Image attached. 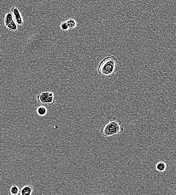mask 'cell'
Instances as JSON below:
<instances>
[{
  "instance_id": "7",
  "label": "cell",
  "mask_w": 176,
  "mask_h": 195,
  "mask_svg": "<svg viewBox=\"0 0 176 195\" xmlns=\"http://www.w3.org/2000/svg\"><path fill=\"white\" fill-rule=\"evenodd\" d=\"M13 20V15L12 13L8 12L6 15L5 16V26H7Z\"/></svg>"
},
{
  "instance_id": "5",
  "label": "cell",
  "mask_w": 176,
  "mask_h": 195,
  "mask_svg": "<svg viewBox=\"0 0 176 195\" xmlns=\"http://www.w3.org/2000/svg\"><path fill=\"white\" fill-rule=\"evenodd\" d=\"M34 188L31 185H27L23 186L20 191L21 195H30L33 193Z\"/></svg>"
},
{
  "instance_id": "10",
  "label": "cell",
  "mask_w": 176,
  "mask_h": 195,
  "mask_svg": "<svg viewBox=\"0 0 176 195\" xmlns=\"http://www.w3.org/2000/svg\"><path fill=\"white\" fill-rule=\"evenodd\" d=\"M157 169L160 172H162L165 168V164L163 162L159 163L157 165Z\"/></svg>"
},
{
  "instance_id": "2",
  "label": "cell",
  "mask_w": 176,
  "mask_h": 195,
  "mask_svg": "<svg viewBox=\"0 0 176 195\" xmlns=\"http://www.w3.org/2000/svg\"><path fill=\"white\" fill-rule=\"evenodd\" d=\"M122 121L116 117L105 124L101 128L100 133L105 137L123 133L124 128L122 126Z\"/></svg>"
},
{
  "instance_id": "3",
  "label": "cell",
  "mask_w": 176,
  "mask_h": 195,
  "mask_svg": "<svg viewBox=\"0 0 176 195\" xmlns=\"http://www.w3.org/2000/svg\"><path fill=\"white\" fill-rule=\"evenodd\" d=\"M54 97V94L53 93L46 91L42 92L41 94L37 96V99L40 103L48 104L50 106L55 103Z\"/></svg>"
},
{
  "instance_id": "8",
  "label": "cell",
  "mask_w": 176,
  "mask_h": 195,
  "mask_svg": "<svg viewBox=\"0 0 176 195\" xmlns=\"http://www.w3.org/2000/svg\"><path fill=\"white\" fill-rule=\"evenodd\" d=\"M9 30L12 31H16L17 30V25L14 23V21L9 23L6 26Z\"/></svg>"
},
{
  "instance_id": "4",
  "label": "cell",
  "mask_w": 176,
  "mask_h": 195,
  "mask_svg": "<svg viewBox=\"0 0 176 195\" xmlns=\"http://www.w3.org/2000/svg\"><path fill=\"white\" fill-rule=\"evenodd\" d=\"M11 11L14 15L15 22L19 25H22L23 24V21L18 8L15 7H12L11 8Z\"/></svg>"
},
{
  "instance_id": "9",
  "label": "cell",
  "mask_w": 176,
  "mask_h": 195,
  "mask_svg": "<svg viewBox=\"0 0 176 195\" xmlns=\"http://www.w3.org/2000/svg\"><path fill=\"white\" fill-rule=\"evenodd\" d=\"M10 191L11 194V195H17L19 192V188L16 185H13L11 188Z\"/></svg>"
},
{
  "instance_id": "11",
  "label": "cell",
  "mask_w": 176,
  "mask_h": 195,
  "mask_svg": "<svg viewBox=\"0 0 176 195\" xmlns=\"http://www.w3.org/2000/svg\"><path fill=\"white\" fill-rule=\"evenodd\" d=\"M67 24L69 28L70 29H72L74 28L76 26V22L74 20L72 19H69L67 21Z\"/></svg>"
},
{
  "instance_id": "1",
  "label": "cell",
  "mask_w": 176,
  "mask_h": 195,
  "mask_svg": "<svg viewBox=\"0 0 176 195\" xmlns=\"http://www.w3.org/2000/svg\"><path fill=\"white\" fill-rule=\"evenodd\" d=\"M118 59L114 56H107L98 65L97 71L103 79L114 77L120 68L117 65Z\"/></svg>"
},
{
  "instance_id": "6",
  "label": "cell",
  "mask_w": 176,
  "mask_h": 195,
  "mask_svg": "<svg viewBox=\"0 0 176 195\" xmlns=\"http://www.w3.org/2000/svg\"><path fill=\"white\" fill-rule=\"evenodd\" d=\"M37 113L38 115L40 116H44L47 113V108L44 106H40V107H38L37 109Z\"/></svg>"
},
{
  "instance_id": "12",
  "label": "cell",
  "mask_w": 176,
  "mask_h": 195,
  "mask_svg": "<svg viewBox=\"0 0 176 195\" xmlns=\"http://www.w3.org/2000/svg\"><path fill=\"white\" fill-rule=\"evenodd\" d=\"M68 28L69 27L67 23L64 22V23L61 24V28L63 30L65 31V30H67Z\"/></svg>"
}]
</instances>
